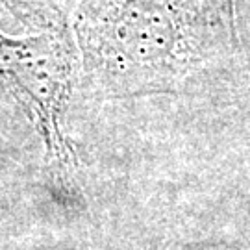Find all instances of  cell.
<instances>
[{
  "label": "cell",
  "mask_w": 250,
  "mask_h": 250,
  "mask_svg": "<svg viewBox=\"0 0 250 250\" xmlns=\"http://www.w3.org/2000/svg\"><path fill=\"white\" fill-rule=\"evenodd\" d=\"M71 21L93 102L186 93L239 48L233 0H80Z\"/></svg>",
  "instance_id": "cell-1"
},
{
  "label": "cell",
  "mask_w": 250,
  "mask_h": 250,
  "mask_svg": "<svg viewBox=\"0 0 250 250\" xmlns=\"http://www.w3.org/2000/svg\"><path fill=\"white\" fill-rule=\"evenodd\" d=\"M26 30L0 32V87L26 113L41 137L54 182L71 184L80 160L65 134V115L80 83V56L69 9L52 0H0Z\"/></svg>",
  "instance_id": "cell-2"
},
{
  "label": "cell",
  "mask_w": 250,
  "mask_h": 250,
  "mask_svg": "<svg viewBox=\"0 0 250 250\" xmlns=\"http://www.w3.org/2000/svg\"><path fill=\"white\" fill-rule=\"evenodd\" d=\"M56 2H60L63 8L69 9V8H74V6H76V4L80 2V0H56Z\"/></svg>",
  "instance_id": "cell-3"
}]
</instances>
